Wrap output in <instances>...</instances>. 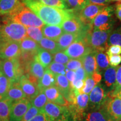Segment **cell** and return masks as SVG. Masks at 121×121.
Segmentation results:
<instances>
[{
    "mask_svg": "<svg viewBox=\"0 0 121 121\" xmlns=\"http://www.w3.org/2000/svg\"><path fill=\"white\" fill-rule=\"evenodd\" d=\"M46 25L60 26L65 20L73 14L69 9H62L45 5L37 0H22Z\"/></svg>",
    "mask_w": 121,
    "mask_h": 121,
    "instance_id": "1",
    "label": "cell"
},
{
    "mask_svg": "<svg viewBox=\"0 0 121 121\" xmlns=\"http://www.w3.org/2000/svg\"><path fill=\"white\" fill-rule=\"evenodd\" d=\"M7 16L11 20L25 27L42 28L44 23L30 8L22 2L14 11Z\"/></svg>",
    "mask_w": 121,
    "mask_h": 121,
    "instance_id": "2",
    "label": "cell"
},
{
    "mask_svg": "<svg viewBox=\"0 0 121 121\" xmlns=\"http://www.w3.org/2000/svg\"><path fill=\"white\" fill-rule=\"evenodd\" d=\"M26 37V27L8 17L0 25V41L21 42Z\"/></svg>",
    "mask_w": 121,
    "mask_h": 121,
    "instance_id": "3",
    "label": "cell"
},
{
    "mask_svg": "<svg viewBox=\"0 0 121 121\" xmlns=\"http://www.w3.org/2000/svg\"><path fill=\"white\" fill-rule=\"evenodd\" d=\"M112 30L102 31L94 29L87 33L85 39L93 51H104L109 47V36Z\"/></svg>",
    "mask_w": 121,
    "mask_h": 121,
    "instance_id": "4",
    "label": "cell"
},
{
    "mask_svg": "<svg viewBox=\"0 0 121 121\" xmlns=\"http://www.w3.org/2000/svg\"><path fill=\"white\" fill-rule=\"evenodd\" d=\"M1 69L11 82L19 81L24 73L18 58L2 60Z\"/></svg>",
    "mask_w": 121,
    "mask_h": 121,
    "instance_id": "5",
    "label": "cell"
},
{
    "mask_svg": "<svg viewBox=\"0 0 121 121\" xmlns=\"http://www.w3.org/2000/svg\"><path fill=\"white\" fill-rule=\"evenodd\" d=\"M114 11V9L113 6L105 7L94 19L93 22L94 29L102 31L112 30L114 24L113 17Z\"/></svg>",
    "mask_w": 121,
    "mask_h": 121,
    "instance_id": "6",
    "label": "cell"
},
{
    "mask_svg": "<svg viewBox=\"0 0 121 121\" xmlns=\"http://www.w3.org/2000/svg\"><path fill=\"white\" fill-rule=\"evenodd\" d=\"M93 51L85 39H78L71 44L64 51L69 58L81 59Z\"/></svg>",
    "mask_w": 121,
    "mask_h": 121,
    "instance_id": "7",
    "label": "cell"
},
{
    "mask_svg": "<svg viewBox=\"0 0 121 121\" xmlns=\"http://www.w3.org/2000/svg\"><path fill=\"white\" fill-rule=\"evenodd\" d=\"M20 54V42L0 41V60L18 58Z\"/></svg>",
    "mask_w": 121,
    "mask_h": 121,
    "instance_id": "8",
    "label": "cell"
},
{
    "mask_svg": "<svg viewBox=\"0 0 121 121\" xmlns=\"http://www.w3.org/2000/svg\"><path fill=\"white\" fill-rule=\"evenodd\" d=\"M105 7V6L89 4L82 10L76 13V15L80 20L85 25H93L94 19Z\"/></svg>",
    "mask_w": 121,
    "mask_h": 121,
    "instance_id": "9",
    "label": "cell"
},
{
    "mask_svg": "<svg viewBox=\"0 0 121 121\" xmlns=\"http://www.w3.org/2000/svg\"><path fill=\"white\" fill-rule=\"evenodd\" d=\"M30 101L27 98L13 102L10 109L9 121H21L31 106Z\"/></svg>",
    "mask_w": 121,
    "mask_h": 121,
    "instance_id": "10",
    "label": "cell"
},
{
    "mask_svg": "<svg viewBox=\"0 0 121 121\" xmlns=\"http://www.w3.org/2000/svg\"><path fill=\"white\" fill-rule=\"evenodd\" d=\"M104 110L114 121H121V99L109 98L103 104Z\"/></svg>",
    "mask_w": 121,
    "mask_h": 121,
    "instance_id": "11",
    "label": "cell"
},
{
    "mask_svg": "<svg viewBox=\"0 0 121 121\" xmlns=\"http://www.w3.org/2000/svg\"><path fill=\"white\" fill-rule=\"evenodd\" d=\"M69 111L68 107L59 105L49 101L47 102L42 110V112L47 115L53 121L57 120Z\"/></svg>",
    "mask_w": 121,
    "mask_h": 121,
    "instance_id": "12",
    "label": "cell"
},
{
    "mask_svg": "<svg viewBox=\"0 0 121 121\" xmlns=\"http://www.w3.org/2000/svg\"><path fill=\"white\" fill-rule=\"evenodd\" d=\"M45 96L48 101L58 104L59 105L69 107V103L66 99L64 96L60 93L58 88L56 86L49 87L44 90Z\"/></svg>",
    "mask_w": 121,
    "mask_h": 121,
    "instance_id": "13",
    "label": "cell"
},
{
    "mask_svg": "<svg viewBox=\"0 0 121 121\" xmlns=\"http://www.w3.org/2000/svg\"><path fill=\"white\" fill-rule=\"evenodd\" d=\"M20 85L26 98L30 101L39 93L37 85L34 84L28 79L25 75H22L19 80Z\"/></svg>",
    "mask_w": 121,
    "mask_h": 121,
    "instance_id": "14",
    "label": "cell"
},
{
    "mask_svg": "<svg viewBox=\"0 0 121 121\" xmlns=\"http://www.w3.org/2000/svg\"><path fill=\"white\" fill-rule=\"evenodd\" d=\"M107 96L102 85L99 84L97 85L94 86L90 93L89 100L90 104L95 108H100L105 102Z\"/></svg>",
    "mask_w": 121,
    "mask_h": 121,
    "instance_id": "15",
    "label": "cell"
},
{
    "mask_svg": "<svg viewBox=\"0 0 121 121\" xmlns=\"http://www.w3.org/2000/svg\"><path fill=\"white\" fill-rule=\"evenodd\" d=\"M81 60H82V66L87 76H91L94 72L98 71V66L94 51L87 54Z\"/></svg>",
    "mask_w": 121,
    "mask_h": 121,
    "instance_id": "16",
    "label": "cell"
},
{
    "mask_svg": "<svg viewBox=\"0 0 121 121\" xmlns=\"http://www.w3.org/2000/svg\"><path fill=\"white\" fill-rule=\"evenodd\" d=\"M78 39H83L81 36L78 34L75 33H64L57 39L56 40L60 51H65V49L75 40Z\"/></svg>",
    "mask_w": 121,
    "mask_h": 121,
    "instance_id": "17",
    "label": "cell"
},
{
    "mask_svg": "<svg viewBox=\"0 0 121 121\" xmlns=\"http://www.w3.org/2000/svg\"><path fill=\"white\" fill-rule=\"evenodd\" d=\"M6 98L10 100L12 102L26 98L25 94L21 88L19 81L11 82Z\"/></svg>",
    "mask_w": 121,
    "mask_h": 121,
    "instance_id": "18",
    "label": "cell"
},
{
    "mask_svg": "<svg viewBox=\"0 0 121 121\" xmlns=\"http://www.w3.org/2000/svg\"><path fill=\"white\" fill-rule=\"evenodd\" d=\"M82 118H84V121H114L104 109H100L99 110L84 113Z\"/></svg>",
    "mask_w": 121,
    "mask_h": 121,
    "instance_id": "19",
    "label": "cell"
},
{
    "mask_svg": "<svg viewBox=\"0 0 121 121\" xmlns=\"http://www.w3.org/2000/svg\"><path fill=\"white\" fill-rule=\"evenodd\" d=\"M42 30L43 35L45 38L55 41H56L63 32L60 26L52 25H44L42 28Z\"/></svg>",
    "mask_w": 121,
    "mask_h": 121,
    "instance_id": "20",
    "label": "cell"
},
{
    "mask_svg": "<svg viewBox=\"0 0 121 121\" xmlns=\"http://www.w3.org/2000/svg\"><path fill=\"white\" fill-rule=\"evenodd\" d=\"M55 85V75L48 69H46L42 78L39 80L38 87L39 92L43 91L48 87Z\"/></svg>",
    "mask_w": 121,
    "mask_h": 121,
    "instance_id": "21",
    "label": "cell"
},
{
    "mask_svg": "<svg viewBox=\"0 0 121 121\" xmlns=\"http://www.w3.org/2000/svg\"><path fill=\"white\" fill-rule=\"evenodd\" d=\"M20 45L21 52L37 53L38 50L40 48L38 42L28 37H26L20 42Z\"/></svg>",
    "mask_w": 121,
    "mask_h": 121,
    "instance_id": "22",
    "label": "cell"
},
{
    "mask_svg": "<svg viewBox=\"0 0 121 121\" xmlns=\"http://www.w3.org/2000/svg\"><path fill=\"white\" fill-rule=\"evenodd\" d=\"M21 2L20 0H0V15H9Z\"/></svg>",
    "mask_w": 121,
    "mask_h": 121,
    "instance_id": "23",
    "label": "cell"
},
{
    "mask_svg": "<svg viewBox=\"0 0 121 121\" xmlns=\"http://www.w3.org/2000/svg\"><path fill=\"white\" fill-rule=\"evenodd\" d=\"M35 60L43 65L44 67L47 68L52 63L53 56L52 54L48 51L40 48L35 57Z\"/></svg>",
    "mask_w": 121,
    "mask_h": 121,
    "instance_id": "24",
    "label": "cell"
},
{
    "mask_svg": "<svg viewBox=\"0 0 121 121\" xmlns=\"http://www.w3.org/2000/svg\"><path fill=\"white\" fill-rule=\"evenodd\" d=\"M12 103L13 102L6 98L0 100V121H9Z\"/></svg>",
    "mask_w": 121,
    "mask_h": 121,
    "instance_id": "25",
    "label": "cell"
},
{
    "mask_svg": "<svg viewBox=\"0 0 121 121\" xmlns=\"http://www.w3.org/2000/svg\"><path fill=\"white\" fill-rule=\"evenodd\" d=\"M38 43L40 48L48 51L52 54L60 51L57 42L47 38H43Z\"/></svg>",
    "mask_w": 121,
    "mask_h": 121,
    "instance_id": "26",
    "label": "cell"
},
{
    "mask_svg": "<svg viewBox=\"0 0 121 121\" xmlns=\"http://www.w3.org/2000/svg\"><path fill=\"white\" fill-rule=\"evenodd\" d=\"M117 68L115 67H108L105 69L104 74V82L107 87L114 86L116 82V72Z\"/></svg>",
    "mask_w": 121,
    "mask_h": 121,
    "instance_id": "27",
    "label": "cell"
},
{
    "mask_svg": "<svg viewBox=\"0 0 121 121\" xmlns=\"http://www.w3.org/2000/svg\"><path fill=\"white\" fill-rule=\"evenodd\" d=\"M67 9L78 13L89 4L88 0H64Z\"/></svg>",
    "mask_w": 121,
    "mask_h": 121,
    "instance_id": "28",
    "label": "cell"
},
{
    "mask_svg": "<svg viewBox=\"0 0 121 121\" xmlns=\"http://www.w3.org/2000/svg\"><path fill=\"white\" fill-rule=\"evenodd\" d=\"M104 52V51H95V58L97 63L98 72L100 70H104L107 69L109 65L108 56Z\"/></svg>",
    "mask_w": 121,
    "mask_h": 121,
    "instance_id": "29",
    "label": "cell"
},
{
    "mask_svg": "<svg viewBox=\"0 0 121 121\" xmlns=\"http://www.w3.org/2000/svg\"><path fill=\"white\" fill-rule=\"evenodd\" d=\"M11 82L0 69V100L6 96Z\"/></svg>",
    "mask_w": 121,
    "mask_h": 121,
    "instance_id": "30",
    "label": "cell"
},
{
    "mask_svg": "<svg viewBox=\"0 0 121 121\" xmlns=\"http://www.w3.org/2000/svg\"><path fill=\"white\" fill-rule=\"evenodd\" d=\"M26 37L33 39L39 43L43 39V34L42 33V28L39 27H26Z\"/></svg>",
    "mask_w": 121,
    "mask_h": 121,
    "instance_id": "31",
    "label": "cell"
},
{
    "mask_svg": "<svg viewBox=\"0 0 121 121\" xmlns=\"http://www.w3.org/2000/svg\"><path fill=\"white\" fill-rule=\"evenodd\" d=\"M48 102L47 96L43 91H40L35 97L30 100L31 105L36 107L42 112L43 107Z\"/></svg>",
    "mask_w": 121,
    "mask_h": 121,
    "instance_id": "32",
    "label": "cell"
},
{
    "mask_svg": "<svg viewBox=\"0 0 121 121\" xmlns=\"http://www.w3.org/2000/svg\"><path fill=\"white\" fill-rule=\"evenodd\" d=\"M109 45H118L121 46V27L112 31L108 40Z\"/></svg>",
    "mask_w": 121,
    "mask_h": 121,
    "instance_id": "33",
    "label": "cell"
},
{
    "mask_svg": "<svg viewBox=\"0 0 121 121\" xmlns=\"http://www.w3.org/2000/svg\"><path fill=\"white\" fill-rule=\"evenodd\" d=\"M97 84L98 83L92 78L91 76H87L84 81V85L81 89V93L89 94Z\"/></svg>",
    "mask_w": 121,
    "mask_h": 121,
    "instance_id": "34",
    "label": "cell"
},
{
    "mask_svg": "<svg viewBox=\"0 0 121 121\" xmlns=\"http://www.w3.org/2000/svg\"><path fill=\"white\" fill-rule=\"evenodd\" d=\"M46 69L50 71L54 75H57V74L64 75L66 67L63 64L53 62L51 63Z\"/></svg>",
    "mask_w": 121,
    "mask_h": 121,
    "instance_id": "35",
    "label": "cell"
},
{
    "mask_svg": "<svg viewBox=\"0 0 121 121\" xmlns=\"http://www.w3.org/2000/svg\"><path fill=\"white\" fill-rule=\"evenodd\" d=\"M37 1L49 6L62 9H67L64 0H37Z\"/></svg>",
    "mask_w": 121,
    "mask_h": 121,
    "instance_id": "36",
    "label": "cell"
},
{
    "mask_svg": "<svg viewBox=\"0 0 121 121\" xmlns=\"http://www.w3.org/2000/svg\"><path fill=\"white\" fill-rule=\"evenodd\" d=\"M53 60L54 62L65 65L66 64L68 61L70 60V58L62 51H58V52L53 54Z\"/></svg>",
    "mask_w": 121,
    "mask_h": 121,
    "instance_id": "37",
    "label": "cell"
},
{
    "mask_svg": "<svg viewBox=\"0 0 121 121\" xmlns=\"http://www.w3.org/2000/svg\"><path fill=\"white\" fill-rule=\"evenodd\" d=\"M41 110H39L36 107H34V106L31 105L28 110H27L26 112L24 114V116L22 117V118L21 121H29L30 119H32L33 117L35 116H37L38 114L39 113L41 112Z\"/></svg>",
    "mask_w": 121,
    "mask_h": 121,
    "instance_id": "38",
    "label": "cell"
},
{
    "mask_svg": "<svg viewBox=\"0 0 121 121\" xmlns=\"http://www.w3.org/2000/svg\"><path fill=\"white\" fill-rule=\"evenodd\" d=\"M65 66L68 69L75 71L76 69L82 67V60L81 59H70Z\"/></svg>",
    "mask_w": 121,
    "mask_h": 121,
    "instance_id": "39",
    "label": "cell"
},
{
    "mask_svg": "<svg viewBox=\"0 0 121 121\" xmlns=\"http://www.w3.org/2000/svg\"><path fill=\"white\" fill-rule=\"evenodd\" d=\"M107 56H109L111 55H116V54H121V46L118 45H110L107 49Z\"/></svg>",
    "mask_w": 121,
    "mask_h": 121,
    "instance_id": "40",
    "label": "cell"
},
{
    "mask_svg": "<svg viewBox=\"0 0 121 121\" xmlns=\"http://www.w3.org/2000/svg\"><path fill=\"white\" fill-rule=\"evenodd\" d=\"M109 62L112 67H117L121 63V55H111L108 56Z\"/></svg>",
    "mask_w": 121,
    "mask_h": 121,
    "instance_id": "41",
    "label": "cell"
},
{
    "mask_svg": "<svg viewBox=\"0 0 121 121\" xmlns=\"http://www.w3.org/2000/svg\"><path fill=\"white\" fill-rule=\"evenodd\" d=\"M121 89V66L117 69L116 72V82L113 87V91H116Z\"/></svg>",
    "mask_w": 121,
    "mask_h": 121,
    "instance_id": "42",
    "label": "cell"
},
{
    "mask_svg": "<svg viewBox=\"0 0 121 121\" xmlns=\"http://www.w3.org/2000/svg\"><path fill=\"white\" fill-rule=\"evenodd\" d=\"M87 75L84 67H81L75 70V78L74 80H85ZM73 80V81H74Z\"/></svg>",
    "mask_w": 121,
    "mask_h": 121,
    "instance_id": "43",
    "label": "cell"
},
{
    "mask_svg": "<svg viewBox=\"0 0 121 121\" xmlns=\"http://www.w3.org/2000/svg\"><path fill=\"white\" fill-rule=\"evenodd\" d=\"M29 121H53L50 119V118L44 113L43 112H41L38 114L37 116L33 117L32 119Z\"/></svg>",
    "mask_w": 121,
    "mask_h": 121,
    "instance_id": "44",
    "label": "cell"
},
{
    "mask_svg": "<svg viewBox=\"0 0 121 121\" xmlns=\"http://www.w3.org/2000/svg\"><path fill=\"white\" fill-rule=\"evenodd\" d=\"M55 121H78L71 114L70 111Z\"/></svg>",
    "mask_w": 121,
    "mask_h": 121,
    "instance_id": "45",
    "label": "cell"
},
{
    "mask_svg": "<svg viewBox=\"0 0 121 121\" xmlns=\"http://www.w3.org/2000/svg\"><path fill=\"white\" fill-rule=\"evenodd\" d=\"M66 77L67 78V80H69V85L73 82L75 78V71L73 70H69L67 71L66 73Z\"/></svg>",
    "mask_w": 121,
    "mask_h": 121,
    "instance_id": "46",
    "label": "cell"
},
{
    "mask_svg": "<svg viewBox=\"0 0 121 121\" xmlns=\"http://www.w3.org/2000/svg\"><path fill=\"white\" fill-rule=\"evenodd\" d=\"M89 4H93L99 5L107 6L110 2V0H88Z\"/></svg>",
    "mask_w": 121,
    "mask_h": 121,
    "instance_id": "47",
    "label": "cell"
},
{
    "mask_svg": "<svg viewBox=\"0 0 121 121\" xmlns=\"http://www.w3.org/2000/svg\"><path fill=\"white\" fill-rule=\"evenodd\" d=\"M109 98H114L118 97L121 99V89H119L118 90L116 91H111V92L109 94Z\"/></svg>",
    "mask_w": 121,
    "mask_h": 121,
    "instance_id": "48",
    "label": "cell"
},
{
    "mask_svg": "<svg viewBox=\"0 0 121 121\" xmlns=\"http://www.w3.org/2000/svg\"><path fill=\"white\" fill-rule=\"evenodd\" d=\"M115 13L118 19L121 21V4H117L115 9Z\"/></svg>",
    "mask_w": 121,
    "mask_h": 121,
    "instance_id": "49",
    "label": "cell"
},
{
    "mask_svg": "<svg viewBox=\"0 0 121 121\" xmlns=\"http://www.w3.org/2000/svg\"><path fill=\"white\" fill-rule=\"evenodd\" d=\"M110 1H121V0H110Z\"/></svg>",
    "mask_w": 121,
    "mask_h": 121,
    "instance_id": "50",
    "label": "cell"
},
{
    "mask_svg": "<svg viewBox=\"0 0 121 121\" xmlns=\"http://www.w3.org/2000/svg\"><path fill=\"white\" fill-rule=\"evenodd\" d=\"M1 60H0V69H1Z\"/></svg>",
    "mask_w": 121,
    "mask_h": 121,
    "instance_id": "51",
    "label": "cell"
},
{
    "mask_svg": "<svg viewBox=\"0 0 121 121\" xmlns=\"http://www.w3.org/2000/svg\"></svg>",
    "mask_w": 121,
    "mask_h": 121,
    "instance_id": "52",
    "label": "cell"
}]
</instances>
